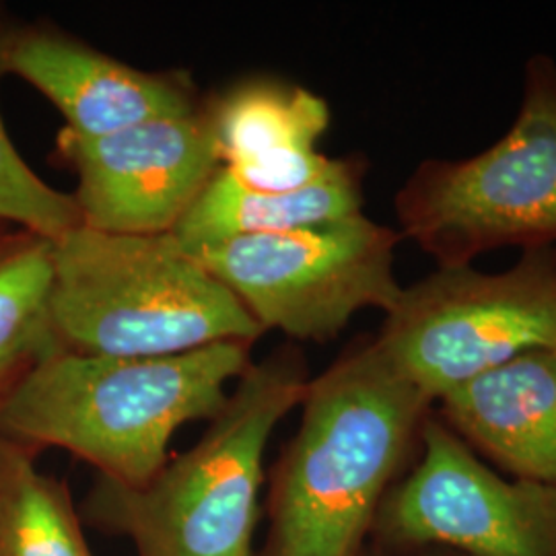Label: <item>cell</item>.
Instances as JSON below:
<instances>
[{"label":"cell","instance_id":"obj_1","mask_svg":"<svg viewBox=\"0 0 556 556\" xmlns=\"http://www.w3.org/2000/svg\"><path fill=\"white\" fill-rule=\"evenodd\" d=\"M299 408L298 431L268 478L266 532L254 556H363L433 404L374 337H361L309 379Z\"/></svg>","mask_w":556,"mask_h":556},{"label":"cell","instance_id":"obj_2","mask_svg":"<svg viewBox=\"0 0 556 556\" xmlns=\"http://www.w3.org/2000/svg\"><path fill=\"white\" fill-rule=\"evenodd\" d=\"M252 342H220L174 357L56 351L23 381L0 433L40 456L64 450L119 486L140 489L169 462V441L217 417L252 361Z\"/></svg>","mask_w":556,"mask_h":556},{"label":"cell","instance_id":"obj_3","mask_svg":"<svg viewBox=\"0 0 556 556\" xmlns=\"http://www.w3.org/2000/svg\"><path fill=\"white\" fill-rule=\"evenodd\" d=\"M309 379L298 344H280L245 369L202 438L149 484L96 477L80 501L83 521L124 538L137 556L256 555L266 450Z\"/></svg>","mask_w":556,"mask_h":556},{"label":"cell","instance_id":"obj_4","mask_svg":"<svg viewBox=\"0 0 556 556\" xmlns=\"http://www.w3.org/2000/svg\"><path fill=\"white\" fill-rule=\"evenodd\" d=\"M50 324L60 351L174 357L266 332L174 233L80 225L52 241Z\"/></svg>","mask_w":556,"mask_h":556},{"label":"cell","instance_id":"obj_5","mask_svg":"<svg viewBox=\"0 0 556 556\" xmlns=\"http://www.w3.org/2000/svg\"><path fill=\"white\" fill-rule=\"evenodd\" d=\"M397 233L447 266L503 248H556V59L523 64L509 130L470 157H427L394 199Z\"/></svg>","mask_w":556,"mask_h":556},{"label":"cell","instance_id":"obj_6","mask_svg":"<svg viewBox=\"0 0 556 556\" xmlns=\"http://www.w3.org/2000/svg\"><path fill=\"white\" fill-rule=\"evenodd\" d=\"M374 340L433 408L509 358L556 349V248L528 250L498 273L438 266L402 287Z\"/></svg>","mask_w":556,"mask_h":556},{"label":"cell","instance_id":"obj_7","mask_svg":"<svg viewBox=\"0 0 556 556\" xmlns=\"http://www.w3.org/2000/svg\"><path fill=\"white\" fill-rule=\"evenodd\" d=\"M397 229L365 213L287 233L245 236L188 248L264 332L330 342L363 309L388 314L396 277Z\"/></svg>","mask_w":556,"mask_h":556},{"label":"cell","instance_id":"obj_8","mask_svg":"<svg viewBox=\"0 0 556 556\" xmlns=\"http://www.w3.org/2000/svg\"><path fill=\"white\" fill-rule=\"evenodd\" d=\"M379 507L369 546L452 556H556V486L505 477L438 417Z\"/></svg>","mask_w":556,"mask_h":556},{"label":"cell","instance_id":"obj_9","mask_svg":"<svg viewBox=\"0 0 556 556\" xmlns=\"http://www.w3.org/2000/svg\"><path fill=\"white\" fill-rule=\"evenodd\" d=\"M56 155L77 174L85 227L108 233H174L220 169L211 116L151 119L80 139L60 130Z\"/></svg>","mask_w":556,"mask_h":556},{"label":"cell","instance_id":"obj_10","mask_svg":"<svg viewBox=\"0 0 556 556\" xmlns=\"http://www.w3.org/2000/svg\"><path fill=\"white\" fill-rule=\"evenodd\" d=\"M7 75L40 91L66 122L62 130L80 139L188 116L202 108L186 73L130 66L46 21L15 23L7 46Z\"/></svg>","mask_w":556,"mask_h":556},{"label":"cell","instance_id":"obj_11","mask_svg":"<svg viewBox=\"0 0 556 556\" xmlns=\"http://www.w3.org/2000/svg\"><path fill=\"white\" fill-rule=\"evenodd\" d=\"M435 413L507 477L556 486V349L526 351L457 386Z\"/></svg>","mask_w":556,"mask_h":556},{"label":"cell","instance_id":"obj_12","mask_svg":"<svg viewBox=\"0 0 556 556\" xmlns=\"http://www.w3.org/2000/svg\"><path fill=\"white\" fill-rule=\"evenodd\" d=\"M361 157H342L334 174L295 192H254L220 167L174 236L188 248L245 236L287 233L351 219L363 213Z\"/></svg>","mask_w":556,"mask_h":556},{"label":"cell","instance_id":"obj_13","mask_svg":"<svg viewBox=\"0 0 556 556\" xmlns=\"http://www.w3.org/2000/svg\"><path fill=\"white\" fill-rule=\"evenodd\" d=\"M220 167L318 151L330 126L326 100L287 80L245 79L204 103Z\"/></svg>","mask_w":556,"mask_h":556},{"label":"cell","instance_id":"obj_14","mask_svg":"<svg viewBox=\"0 0 556 556\" xmlns=\"http://www.w3.org/2000/svg\"><path fill=\"white\" fill-rule=\"evenodd\" d=\"M50 285L52 241L0 223V415L41 361L60 351Z\"/></svg>","mask_w":556,"mask_h":556},{"label":"cell","instance_id":"obj_15","mask_svg":"<svg viewBox=\"0 0 556 556\" xmlns=\"http://www.w3.org/2000/svg\"><path fill=\"white\" fill-rule=\"evenodd\" d=\"M38 457L0 433V556H96L66 480Z\"/></svg>","mask_w":556,"mask_h":556},{"label":"cell","instance_id":"obj_16","mask_svg":"<svg viewBox=\"0 0 556 556\" xmlns=\"http://www.w3.org/2000/svg\"><path fill=\"white\" fill-rule=\"evenodd\" d=\"M15 21L0 7V79L7 75V46ZM0 223L29 229L41 238L59 241L83 225L79 206L71 192H62L41 179L23 160L0 116Z\"/></svg>","mask_w":556,"mask_h":556},{"label":"cell","instance_id":"obj_17","mask_svg":"<svg viewBox=\"0 0 556 556\" xmlns=\"http://www.w3.org/2000/svg\"><path fill=\"white\" fill-rule=\"evenodd\" d=\"M363 556H452L439 551H386L378 546H367Z\"/></svg>","mask_w":556,"mask_h":556}]
</instances>
